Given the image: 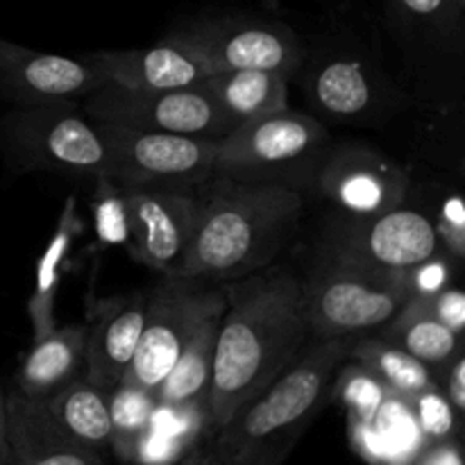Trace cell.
I'll return each mask as SVG.
<instances>
[{
    "mask_svg": "<svg viewBox=\"0 0 465 465\" xmlns=\"http://www.w3.org/2000/svg\"><path fill=\"white\" fill-rule=\"evenodd\" d=\"M289 75L259 68H236L207 75L200 89L216 103L232 127L289 109Z\"/></svg>",
    "mask_w": 465,
    "mask_h": 465,
    "instance_id": "cell-21",
    "label": "cell"
},
{
    "mask_svg": "<svg viewBox=\"0 0 465 465\" xmlns=\"http://www.w3.org/2000/svg\"><path fill=\"white\" fill-rule=\"evenodd\" d=\"M425 213L434 225L443 252L461 263L465 254V212L461 193L457 189L443 191Z\"/></svg>",
    "mask_w": 465,
    "mask_h": 465,
    "instance_id": "cell-31",
    "label": "cell"
},
{
    "mask_svg": "<svg viewBox=\"0 0 465 465\" xmlns=\"http://www.w3.org/2000/svg\"><path fill=\"white\" fill-rule=\"evenodd\" d=\"M389 395L386 386L359 363L345 368L336 381V398L345 404L350 418L371 420L380 411L381 404L389 400Z\"/></svg>",
    "mask_w": 465,
    "mask_h": 465,
    "instance_id": "cell-30",
    "label": "cell"
},
{
    "mask_svg": "<svg viewBox=\"0 0 465 465\" xmlns=\"http://www.w3.org/2000/svg\"><path fill=\"white\" fill-rule=\"evenodd\" d=\"M350 345L352 339L313 341L225 427L207 436L212 448L241 465H282L330 393Z\"/></svg>",
    "mask_w": 465,
    "mask_h": 465,
    "instance_id": "cell-3",
    "label": "cell"
},
{
    "mask_svg": "<svg viewBox=\"0 0 465 465\" xmlns=\"http://www.w3.org/2000/svg\"><path fill=\"white\" fill-rule=\"evenodd\" d=\"M104 82L107 77L86 57L41 53L0 39V98L14 107L80 104Z\"/></svg>",
    "mask_w": 465,
    "mask_h": 465,
    "instance_id": "cell-15",
    "label": "cell"
},
{
    "mask_svg": "<svg viewBox=\"0 0 465 465\" xmlns=\"http://www.w3.org/2000/svg\"><path fill=\"white\" fill-rule=\"evenodd\" d=\"M380 336L425 363L434 380L463 354L461 334L431 313L427 298H409V302L386 322Z\"/></svg>",
    "mask_w": 465,
    "mask_h": 465,
    "instance_id": "cell-22",
    "label": "cell"
},
{
    "mask_svg": "<svg viewBox=\"0 0 465 465\" xmlns=\"http://www.w3.org/2000/svg\"><path fill=\"white\" fill-rule=\"evenodd\" d=\"M225 312L213 350L207 413L212 434L277 380L307 348L302 282L284 271L223 282Z\"/></svg>",
    "mask_w": 465,
    "mask_h": 465,
    "instance_id": "cell-1",
    "label": "cell"
},
{
    "mask_svg": "<svg viewBox=\"0 0 465 465\" xmlns=\"http://www.w3.org/2000/svg\"><path fill=\"white\" fill-rule=\"evenodd\" d=\"M407 272L377 271L321 250L302 280L309 341L354 339L384 327L411 298Z\"/></svg>",
    "mask_w": 465,
    "mask_h": 465,
    "instance_id": "cell-4",
    "label": "cell"
},
{
    "mask_svg": "<svg viewBox=\"0 0 465 465\" xmlns=\"http://www.w3.org/2000/svg\"><path fill=\"white\" fill-rule=\"evenodd\" d=\"M302 212L295 189L209 177L177 277L223 284L263 271L295 236Z\"/></svg>",
    "mask_w": 465,
    "mask_h": 465,
    "instance_id": "cell-2",
    "label": "cell"
},
{
    "mask_svg": "<svg viewBox=\"0 0 465 465\" xmlns=\"http://www.w3.org/2000/svg\"><path fill=\"white\" fill-rule=\"evenodd\" d=\"M84 57L107 77V82L125 89H184L212 75L200 57L173 35L148 48L98 50Z\"/></svg>",
    "mask_w": 465,
    "mask_h": 465,
    "instance_id": "cell-18",
    "label": "cell"
},
{
    "mask_svg": "<svg viewBox=\"0 0 465 465\" xmlns=\"http://www.w3.org/2000/svg\"><path fill=\"white\" fill-rule=\"evenodd\" d=\"M84 325L54 327L32 339L16 375V391L35 402H48L84 372Z\"/></svg>",
    "mask_w": 465,
    "mask_h": 465,
    "instance_id": "cell-20",
    "label": "cell"
},
{
    "mask_svg": "<svg viewBox=\"0 0 465 465\" xmlns=\"http://www.w3.org/2000/svg\"><path fill=\"white\" fill-rule=\"evenodd\" d=\"M148 293L100 300L84 325V377L112 391L121 384L134 359L145 321Z\"/></svg>",
    "mask_w": 465,
    "mask_h": 465,
    "instance_id": "cell-17",
    "label": "cell"
},
{
    "mask_svg": "<svg viewBox=\"0 0 465 465\" xmlns=\"http://www.w3.org/2000/svg\"><path fill=\"white\" fill-rule=\"evenodd\" d=\"M213 73L259 68L295 75L304 44L293 27L263 16H223L195 21L171 32Z\"/></svg>",
    "mask_w": 465,
    "mask_h": 465,
    "instance_id": "cell-10",
    "label": "cell"
},
{
    "mask_svg": "<svg viewBox=\"0 0 465 465\" xmlns=\"http://www.w3.org/2000/svg\"><path fill=\"white\" fill-rule=\"evenodd\" d=\"M5 461V391L0 389V465Z\"/></svg>",
    "mask_w": 465,
    "mask_h": 465,
    "instance_id": "cell-38",
    "label": "cell"
},
{
    "mask_svg": "<svg viewBox=\"0 0 465 465\" xmlns=\"http://www.w3.org/2000/svg\"><path fill=\"white\" fill-rule=\"evenodd\" d=\"M304 86L321 118L350 125H366L402 107V95L393 89L386 71L375 62V50L359 45H304Z\"/></svg>",
    "mask_w": 465,
    "mask_h": 465,
    "instance_id": "cell-7",
    "label": "cell"
},
{
    "mask_svg": "<svg viewBox=\"0 0 465 465\" xmlns=\"http://www.w3.org/2000/svg\"><path fill=\"white\" fill-rule=\"evenodd\" d=\"M50 416L64 431L86 448L104 454L112 445V413H109V391L77 375L64 386L54 398L44 402Z\"/></svg>",
    "mask_w": 465,
    "mask_h": 465,
    "instance_id": "cell-24",
    "label": "cell"
},
{
    "mask_svg": "<svg viewBox=\"0 0 465 465\" xmlns=\"http://www.w3.org/2000/svg\"><path fill=\"white\" fill-rule=\"evenodd\" d=\"M177 465H241V463L223 457V454L218 452V450H213L212 443L204 439L200 440V443H195L193 448L182 457V461Z\"/></svg>",
    "mask_w": 465,
    "mask_h": 465,
    "instance_id": "cell-37",
    "label": "cell"
},
{
    "mask_svg": "<svg viewBox=\"0 0 465 465\" xmlns=\"http://www.w3.org/2000/svg\"><path fill=\"white\" fill-rule=\"evenodd\" d=\"M157 400L150 391L132 384H116L109 391V413H112V450L118 461L125 463L136 440L150 430Z\"/></svg>",
    "mask_w": 465,
    "mask_h": 465,
    "instance_id": "cell-27",
    "label": "cell"
},
{
    "mask_svg": "<svg viewBox=\"0 0 465 465\" xmlns=\"http://www.w3.org/2000/svg\"><path fill=\"white\" fill-rule=\"evenodd\" d=\"M213 284L216 282L163 277L162 284L154 286L148 293L143 330L123 384L139 386L154 395L200 322L225 309L223 286Z\"/></svg>",
    "mask_w": 465,
    "mask_h": 465,
    "instance_id": "cell-8",
    "label": "cell"
},
{
    "mask_svg": "<svg viewBox=\"0 0 465 465\" xmlns=\"http://www.w3.org/2000/svg\"><path fill=\"white\" fill-rule=\"evenodd\" d=\"M94 227L100 245H125L130 243V221H127L125 198L118 182L112 177H95V193L91 203Z\"/></svg>",
    "mask_w": 465,
    "mask_h": 465,
    "instance_id": "cell-28",
    "label": "cell"
},
{
    "mask_svg": "<svg viewBox=\"0 0 465 465\" xmlns=\"http://www.w3.org/2000/svg\"><path fill=\"white\" fill-rule=\"evenodd\" d=\"M411 465H463L461 448L457 439L427 443V448L416 454Z\"/></svg>",
    "mask_w": 465,
    "mask_h": 465,
    "instance_id": "cell-36",
    "label": "cell"
},
{
    "mask_svg": "<svg viewBox=\"0 0 465 465\" xmlns=\"http://www.w3.org/2000/svg\"><path fill=\"white\" fill-rule=\"evenodd\" d=\"M454 3H457V7L461 9V12H465V0H454Z\"/></svg>",
    "mask_w": 465,
    "mask_h": 465,
    "instance_id": "cell-39",
    "label": "cell"
},
{
    "mask_svg": "<svg viewBox=\"0 0 465 465\" xmlns=\"http://www.w3.org/2000/svg\"><path fill=\"white\" fill-rule=\"evenodd\" d=\"M82 232V221L77 216L75 200H68L64 207L54 236L50 239L44 257L36 263V282L30 300H27V313L32 321V339L48 334L54 330V298H57L59 284L68 272L75 241Z\"/></svg>",
    "mask_w": 465,
    "mask_h": 465,
    "instance_id": "cell-25",
    "label": "cell"
},
{
    "mask_svg": "<svg viewBox=\"0 0 465 465\" xmlns=\"http://www.w3.org/2000/svg\"><path fill=\"white\" fill-rule=\"evenodd\" d=\"M407 404L418 431L422 439H427V443L457 439L459 430H461V413H457V409L450 404L439 386H431V389L413 395Z\"/></svg>",
    "mask_w": 465,
    "mask_h": 465,
    "instance_id": "cell-29",
    "label": "cell"
},
{
    "mask_svg": "<svg viewBox=\"0 0 465 465\" xmlns=\"http://www.w3.org/2000/svg\"><path fill=\"white\" fill-rule=\"evenodd\" d=\"M223 312L225 309L213 312L212 316L200 322V327L182 350L173 371L154 391L157 404H168V407L198 404V407H207L209 389H212L213 350H216V334Z\"/></svg>",
    "mask_w": 465,
    "mask_h": 465,
    "instance_id": "cell-23",
    "label": "cell"
},
{
    "mask_svg": "<svg viewBox=\"0 0 465 465\" xmlns=\"http://www.w3.org/2000/svg\"><path fill=\"white\" fill-rule=\"evenodd\" d=\"M386 27L409 59L459 53L465 12L454 0H381Z\"/></svg>",
    "mask_w": 465,
    "mask_h": 465,
    "instance_id": "cell-19",
    "label": "cell"
},
{
    "mask_svg": "<svg viewBox=\"0 0 465 465\" xmlns=\"http://www.w3.org/2000/svg\"><path fill=\"white\" fill-rule=\"evenodd\" d=\"M189 450L191 448H186V445L180 443L177 439H171V436L159 434V431L154 430H148L139 440H136L125 463L127 465H177Z\"/></svg>",
    "mask_w": 465,
    "mask_h": 465,
    "instance_id": "cell-32",
    "label": "cell"
},
{
    "mask_svg": "<svg viewBox=\"0 0 465 465\" xmlns=\"http://www.w3.org/2000/svg\"><path fill=\"white\" fill-rule=\"evenodd\" d=\"M130 221L127 250L163 277H177L198 212V191L121 184Z\"/></svg>",
    "mask_w": 465,
    "mask_h": 465,
    "instance_id": "cell-14",
    "label": "cell"
},
{
    "mask_svg": "<svg viewBox=\"0 0 465 465\" xmlns=\"http://www.w3.org/2000/svg\"><path fill=\"white\" fill-rule=\"evenodd\" d=\"M452 257H448L445 252H439L427 262L418 263L416 268L407 272L411 298H430V295L443 291L452 282Z\"/></svg>",
    "mask_w": 465,
    "mask_h": 465,
    "instance_id": "cell-33",
    "label": "cell"
},
{
    "mask_svg": "<svg viewBox=\"0 0 465 465\" xmlns=\"http://www.w3.org/2000/svg\"><path fill=\"white\" fill-rule=\"evenodd\" d=\"M95 123L107 150L104 177L118 184L193 191L213 177V139Z\"/></svg>",
    "mask_w": 465,
    "mask_h": 465,
    "instance_id": "cell-9",
    "label": "cell"
},
{
    "mask_svg": "<svg viewBox=\"0 0 465 465\" xmlns=\"http://www.w3.org/2000/svg\"><path fill=\"white\" fill-rule=\"evenodd\" d=\"M436 384L443 391L445 398L450 400L457 413L465 411V354L454 359L439 377H436Z\"/></svg>",
    "mask_w": 465,
    "mask_h": 465,
    "instance_id": "cell-35",
    "label": "cell"
},
{
    "mask_svg": "<svg viewBox=\"0 0 465 465\" xmlns=\"http://www.w3.org/2000/svg\"><path fill=\"white\" fill-rule=\"evenodd\" d=\"M3 465H107L104 457L62 430L44 402L5 393Z\"/></svg>",
    "mask_w": 465,
    "mask_h": 465,
    "instance_id": "cell-16",
    "label": "cell"
},
{
    "mask_svg": "<svg viewBox=\"0 0 465 465\" xmlns=\"http://www.w3.org/2000/svg\"><path fill=\"white\" fill-rule=\"evenodd\" d=\"M348 359L366 368L375 380H380L386 386L391 395L404 400V402H409L413 395L422 393L431 386H439L425 363H420L381 336H354Z\"/></svg>",
    "mask_w": 465,
    "mask_h": 465,
    "instance_id": "cell-26",
    "label": "cell"
},
{
    "mask_svg": "<svg viewBox=\"0 0 465 465\" xmlns=\"http://www.w3.org/2000/svg\"><path fill=\"white\" fill-rule=\"evenodd\" d=\"M0 145L16 171L107 175L100 127L77 103L16 107L0 121Z\"/></svg>",
    "mask_w": 465,
    "mask_h": 465,
    "instance_id": "cell-6",
    "label": "cell"
},
{
    "mask_svg": "<svg viewBox=\"0 0 465 465\" xmlns=\"http://www.w3.org/2000/svg\"><path fill=\"white\" fill-rule=\"evenodd\" d=\"M427 302H430L431 313H434L443 325H448L450 330L461 334L465 327V295L459 286H445L439 293L430 295Z\"/></svg>",
    "mask_w": 465,
    "mask_h": 465,
    "instance_id": "cell-34",
    "label": "cell"
},
{
    "mask_svg": "<svg viewBox=\"0 0 465 465\" xmlns=\"http://www.w3.org/2000/svg\"><path fill=\"white\" fill-rule=\"evenodd\" d=\"M321 250L377 271L407 272L443 252L434 225L422 209L395 207L380 216L336 213L325 227Z\"/></svg>",
    "mask_w": 465,
    "mask_h": 465,
    "instance_id": "cell-12",
    "label": "cell"
},
{
    "mask_svg": "<svg viewBox=\"0 0 465 465\" xmlns=\"http://www.w3.org/2000/svg\"><path fill=\"white\" fill-rule=\"evenodd\" d=\"M313 186L336 213L366 218L402 207L411 191V177L372 145L343 143L330 145Z\"/></svg>",
    "mask_w": 465,
    "mask_h": 465,
    "instance_id": "cell-13",
    "label": "cell"
},
{
    "mask_svg": "<svg viewBox=\"0 0 465 465\" xmlns=\"http://www.w3.org/2000/svg\"><path fill=\"white\" fill-rule=\"evenodd\" d=\"M80 109L89 118L134 130L223 139L234 127L198 84L184 89H125L104 82L86 95Z\"/></svg>",
    "mask_w": 465,
    "mask_h": 465,
    "instance_id": "cell-11",
    "label": "cell"
},
{
    "mask_svg": "<svg viewBox=\"0 0 465 465\" xmlns=\"http://www.w3.org/2000/svg\"><path fill=\"white\" fill-rule=\"evenodd\" d=\"M330 134L321 118L302 112L271 114L234 127L216 141L213 175L302 189L316 184Z\"/></svg>",
    "mask_w": 465,
    "mask_h": 465,
    "instance_id": "cell-5",
    "label": "cell"
}]
</instances>
